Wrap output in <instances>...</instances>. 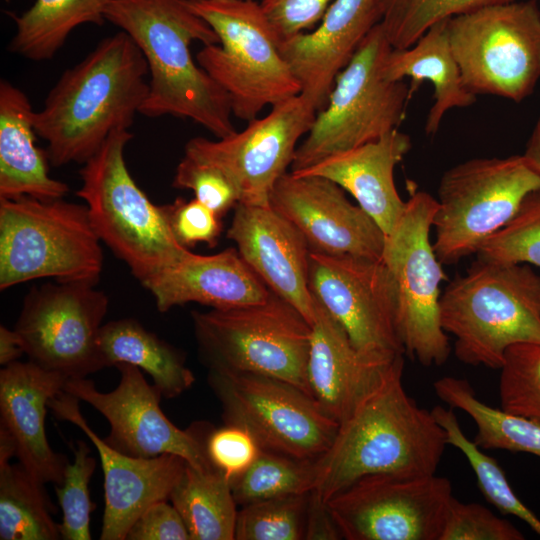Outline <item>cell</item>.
Segmentation results:
<instances>
[{"label": "cell", "mask_w": 540, "mask_h": 540, "mask_svg": "<svg viewBox=\"0 0 540 540\" xmlns=\"http://www.w3.org/2000/svg\"><path fill=\"white\" fill-rule=\"evenodd\" d=\"M403 356L338 427L329 449L315 460L311 491L321 502L372 475L435 474L446 448L443 428L432 410L420 407L404 389Z\"/></svg>", "instance_id": "obj_1"}, {"label": "cell", "mask_w": 540, "mask_h": 540, "mask_svg": "<svg viewBox=\"0 0 540 540\" xmlns=\"http://www.w3.org/2000/svg\"><path fill=\"white\" fill-rule=\"evenodd\" d=\"M148 66L123 31L102 39L67 69L34 113L54 167L84 164L118 129H129L149 91Z\"/></svg>", "instance_id": "obj_2"}, {"label": "cell", "mask_w": 540, "mask_h": 540, "mask_svg": "<svg viewBox=\"0 0 540 540\" xmlns=\"http://www.w3.org/2000/svg\"><path fill=\"white\" fill-rule=\"evenodd\" d=\"M106 21L128 34L145 57L149 91L140 114L190 119L224 138L236 130L228 94L194 60L190 46L218 44L186 0H112Z\"/></svg>", "instance_id": "obj_3"}, {"label": "cell", "mask_w": 540, "mask_h": 540, "mask_svg": "<svg viewBox=\"0 0 540 540\" xmlns=\"http://www.w3.org/2000/svg\"><path fill=\"white\" fill-rule=\"evenodd\" d=\"M440 322L459 361L500 369L511 346L540 344V274L477 259L442 292Z\"/></svg>", "instance_id": "obj_4"}, {"label": "cell", "mask_w": 540, "mask_h": 540, "mask_svg": "<svg viewBox=\"0 0 540 540\" xmlns=\"http://www.w3.org/2000/svg\"><path fill=\"white\" fill-rule=\"evenodd\" d=\"M132 138L128 129L113 131L80 169L76 194L85 201L100 240L142 284L189 249L173 235L164 205L154 204L129 172L125 148Z\"/></svg>", "instance_id": "obj_5"}, {"label": "cell", "mask_w": 540, "mask_h": 540, "mask_svg": "<svg viewBox=\"0 0 540 540\" xmlns=\"http://www.w3.org/2000/svg\"><path fill=\"white\" fill-rule=\"evenodd\" d=\"M219 38L204 45L197 63L224 89L235 117L250 121L266 107L301 93L283 58L277 36L259 1L188 2Z\"/></svg>", "instance_id": "obj_6"}, {"label": "cell", "mask_w": 540, "mask_h": 540, "mask_svg": "<svg viewBox=\"0 0 540 540\" xmlns=\"http://www.w3.org/2000/svg\"><path fill=\"white\" fill-rule=\"evenodd\" d=\"M86 205L0 199V289L41 278L96 285L103 250Z\"/></svg>", "instance_id": "obj_7"}, {"label": "cell", "mask_w": 540, "mask_h": 540, "mask_svg": "<svg viewBox=\"0 0 540 540\" xmlns=\"http://www.w3.org/2000/svg\"><path fill=\"white\" fill-rule=\"evenodd\" d=\"M391 50L379 23L336 77L326 105L296 149L292 172L399 129L411 97L405 80H389L383 73Z\"/></svg>", "instance_id": "obj_8"}, {"label": "cell", "mask_w": 540, "mask_h": 540, "mask_svg": "<svg viewBox=\"0 0 540 540\" xmlns=\"http://www.w3.org/2000/svg\"><path fill=\"white\" fill-rule=\"evenodd\" d=\"M192 321L209 369L272 377L312 397L307 380L311 325L280 296L271 292L255 304L194 311Z\"/></svg>", "instance_id": "obj_9"}, {"label": "cell", "mask_w": 540, "mask_h": 540, "mask_svg": "<svg viewBox=\"0 0 540 540\" xmlns=\"http://www.w3.org/2000/svg\"><path fill=\"white\" fill-rule=\"evenodd\" d=\"M538 191L540 175L523 154L473 158L448 169L438 185L433 219L439 261L451 265L476 254Z\"/></svg>", "instance_id": "obj_10"}, {"label": "cell", "mask_w": 540, "mask_h": 540, "mask_svg": "<svg viewBox=\"0 0 540 540\" xmlns=\"http://www.w3.org/2000/svg\"><path fill=\"white\" fill-rule=\"evenodd\" d=\"M449 38L464 86L521 102L540 79L537 0L480 8L448 20Z\"/></svg>", "instance_id": "obj_11"}, {"label": "cell", "mask_w": 540, "mask_h": 540, "mask_svg": "<svg viewBox=\"0 0 540 540\" xmlns=\"http://www.w3.org/2000/svg\"><path fill=\"white\" fill-rule=\"evenodd\" d=\"M436 198L416 191L386 235L382 261L395 289L397 329L405 354L424 366H440L451 346L440 322L441 283L447 279L430 231L437 210Z\"/></svg>", "instance_id": "obj_12"}, {"label": "cell", "mask_w": 540, "mask_h": 540, "mask_svg": "<svg viewBox=\"0 0 540 540\" xmlns=\"http://www.w3.org/2000/svg\"><path fill=\"white\" fill-rule=\"evenodd\" d=\"M208 382L226 423L247 429L264 450L316 460L339 423L299 388L263 375L210 368Z\"/></svg>", "instance_id": "obj_13"}, {"label": "cell", "mask_w": 540, "mask_h": 540, "mask_svg": "<svg viewBox=\"0 0 540 540\" xmlns=\"http://www.w3.org/2000/svg\"><path fill=\"white\" fill-rule=\"evenodd\" d=\"M108 306L93 284L44 283L25 296L14 330L30 361L67 379L86 378L105 368L98 337Z\"/></svg>", "instance_id": "obj_14"}, {"label": "cell", "mask_w": 540, "mask_h": 540, "mask_svg": "<svg viewBox=\"0 0 540 540\" xmlns=\"http://www.w3.org/2000/svg\"><path fill=\"white\" fill-rule=\"evenodd\" d=\"M452 497L449 479L436 473L372 475L326 505L347 540H439Z\"/></svg>", "instance_id": "obj_15"}, {"label": "cell", "mask_w": 540, "mask_h": 540, "mask_svg": "<svg viewBox=\"0 0 540 540\" xmlns=\"http://www.w3.org/2000/svg\"><path fill=\"white\" fill-rule=\"evenodd\" d=\"M270 108L240 132L217 140L194 137L185 145L184 155L213 165L228 177L238 192V203L270 206L274 186L291 167L298 142L317 114L301 93Z\"/></svg>", "instance_id": "obj_16"}, {"label": "cell", "mask_w": 540, "mask_h": 540, "mask_svg": "<svg viewBox=\"0 0 540 540\" xmlns=\"http://www.w3.org/2000/svg\"><path fill=\"white\" fill-rule=\"evenodd\" d=\"M309 289L366 355H404L394 284L382 260L310 250Z\"/></svg>", "instance_id": "obj_17"}, {"label": "cell", "mask_w": 540, "mask_h": 540, "mask_svg": "<svg viewBox=\"0 0 540 540\" xmlns=\"http://www.w3.org/2000/svg\"><path fill=\"white\" fill-rule=\"evenodd\" d=\"M118 386L100 392L86 378L68 379L64 391L100 412L110 424L105 442L115 450L133 457L152 458L162 454L183 457L191 466L212 469L199 430H181L162 412L160 391L148 384L141 369L119 363Z\"/></svg>", "instance_id": "obj_18"}, {"label": "cell", "mask_w": 540, "mask_h": 540, "mask_svg": "<svg viewBox=\"0 0 540 540\" xmlns=\"http://www.w3.org/2000/svg\"><path fill=\"white\" fill-rule=\"evenodd\" d=\"M269 205L301 232L312 251L382 260L385 233L327 178L287 172L274 186Z\"/></svg>", "instance_id": "obj_19"}, {"label": "cell", "mask_w": 540, "mask_h": 540, "mask_svg": "<svg viewBox=\"0 0 540 540\" xmlns=\"http://www.w3.org/2000/svg\"><path fill=\"white\" fill-rule=\"evenodd\" d=\"M80 400L62 391L50 399L54 416L79 427L96 447L104 474L105 507L101 540H126L138 516L150 505L169 500L187 465L175 454L140 458L123 454L109 446L83 417Z\"/></svg>", "instance_id": "obj_20"}, {"label": "cell", "mask_w": 540, "mask_h": 540, "mask_svg": "<svg viewBox=\"0 0 540 540\" xmlns=\"http://www.w3.org/2000/svg\"><path fill=\"white\" fill-rule=\"evenodd\" d=\"M386 0H332L319 23L279 43L301 94L317 111L328 100L336 77L368 33L381 22Z\"/></svg>", "instance_id": "obj_21"}, {"label": "cell", "mask_w": 540, "mask_h": 540, "mask_svg": "<svg viewBox=\"0 0 540 540\" xmlns=\"http://www.w3.org/2000/svg\"><path fill=\"white\" fill-rule=\"evenodd\" d=\"M226 236L268 289L294 306L311 325L310 248L301 232L270 206L238 203Z\"/></svg>", "instance_id": "obj_22"}, {"label": "cell", "mask_w": 540, "mask_h": 540, "mask_svg": "<svg viewBox=\"0 0 540 540\" xmlns=\"http://www.w3.org/2000/svg\"><path fill=\"white\" fill-rule=\"evenodd\" d=\"M67 380L30 360L0 370V426L12 435L19 463L45 484H61L69 462L53 451L45 430L48 403Z\"/></svg>", "instance_id": "obj_23"}, {"label": "cell", "mask_w": 540, "mask_h": 540, "mask_svg": "<svg viewBox=\"0 0 540 540\" xmlns=\"http://www.w3.org/2000/svg\"><path fill=\"white\" fill-rule=\"evenodd\" d=\"M401 356L363 354L355 348L341 325L314 298L307 380L313 399L339 424Z\"/></svg>", "instance_id": "obj_24"}, {"label": "cell", "mask_w": 540, "mask_h": 540, "mask_svg": "<svg viewBox=\"0 0 540 540\" xmlns=\"http://www.w3.org/2000/svg\"><path fill=\"white\" fill-rule=\"evenodd\" d=\"M142 285L160 312L187 303L231 309L263 302L271 293L234 248L213 255L188 250L178 262Z\"/></svg>", "instance_id": "obj_25"}, {"label": "cell", "mask_w": 540, "mask_h": 540, "mask_svg": "<svg viewBox=\"0 0 540 540\" xmlns=\"http://www.w3.org/2000/svg\"><path fill=\"white\" fill-rule=\"evenodd\" d=\"M412 147L410 137L394 129L377 140L331 155L292 173L327 178L349 192L388 235L407 201L400 197L394 169Z\"/></svg>", "instance_id": "obj_26"}, {"label": "cell", "mask_w": 540, "mask_h": 540, "mask_svg": "<svg viewBox=\"0 0 540 540\" xmlns=\"http://www.w3.org/2000/svg\"><path fill=\"white\" fill-rule=\"evenodd\" d=\"M34 113L27 95L0 81V199H61L69 186L50 177L48 154L36 145Z\"/></svg>", "instance_id": "obj_27"}, {"label": "cell", "mask_w": 540, "mask_h": 540, "mask_svg": "<svg viewBox=\"0 0 540 540\" xmlns=\"http://www.w3.org/2000/svg\"><path fill=\"white\" fill-rule=\"evenodd\" d=\"M448 20L433 24L412 46L392 48L383 66V73L389 80L410 79L411 98L423 81L433 85L434 103L425 123V133L431 136L437 133L446 112L468 107L477 99L464 86L450 43Z\"/></svg>", "instance_id": "obj_28"}, {"label": "cell", "mask_w": 540, "mask_h": 540, "mask_svg": "<svg viewBox=\"0 0 540 540\" xmlns=\"http://www.w3.org/2000/svg\"><path fill=\"white\" fill-rule=\"evenodd\" d=\"M98 345L105 368L127 363L144 370L164 398L179 396L195 381L182 353L136 319L103 324Z\"/></svg>", "instance_id": "obj_29"}, {"label": "cell", "mask_w": 540, "mask_h": 540, "mask_svg": "<svg viewBox=\"0 0 540 540\" xmlns=\"http://www.w3.org/2000/svg\"><path fill=\"white\" fill-rule=\"evenodd\" d=\"M112 0H35L15 16L9 50L31 61L52 59L71 32L82 24L102 25Z\"/></svg>", "instance_id": "obj_30"}, {"label": "cell", "mask_w": 540, "mask_h": 540, "mask_svg": "<svg viewBox=\"0 0 540 540\" xmlns=\"http://www.w3.org/2000/svg\"><path fill=\"white\" fill-rule=\"evenodd\" d=\"M169 500L181 515L191 540H232L238 511L230 482L214 468L187 463Z\"/></svg>", "instance_id": "obj_31"}, {"label": "cell", "mask_w": 540, "mask_h": 540, "mask_svg": "<svg viewBox=\"0 0 540 540\" xmlns=\"http://www.w3.org/2000/svg\"><path fill=\"white\" fill-rule=\"evenodd\" d=\"M433 387L449 407L473 420L477 429L473 441L483 450L524 452L540 458V422L489 406L463 378L444 376Z\"/></svg>", "instance_id": "obj_32"}, {"label": "cell", "mask_w": 540, "mask_h": 540, "mask_svg": "<svg viewBox=\"0 0 540 540\" xmlns=\"http://www.w3.org/2000/svg\"><path fill=\"white\" fill-rule=\"evenodd\" d=\"M19 462L0 466V539L56 540V509L44 488Z\"/></svg>", "instance_id": "obj_33"}, {"label": "cell", "mask_w": 540, "mask_h": 540, "mask_svg": "<svg viewBox=\"0 0 540 540\" xmlns=\"http://www.w3.org/2000/svg\"><path fill=\"white\" fill-rule=\"evenodd\" d=\"M432 413L445 431L447 444L466 457L484 498L500 513L519 518L540 536V519L515 494L497 460L465 435L453 408L435 406Z\"/></svg>", "instance_id": "obj_34"}, {"label": "cell", "mask_w": 540, "mask_h": 540, "mask_svg": "<svg viewBox=\"0 0 540 540\" xmlns=\"http://www.w3.org/2000/svg\"><path fill=\"white\" fill-rule=\"evenodd\" d=\"M315 482V460L297 459L263 449L253 464L230 484L237 505L244 506L309 493Z\"/></svg>", "instance_id": "obj_35"}, {"label": "cell", "mask_w": 540, "mask_h": 540, "mask_svg": "<svg viewBox=\"0 0 540 540\" xmlns=\"http://www.w3.org/2000/svg\"><path fill=\"white\" fill-rule=\"evenodd\" d=\"M515 0H386L381 26L393 49L412 46L433 24Z\"/></svg>", "instance_id": "obj_36"}, {"label": "cell", "mask_w": 540, "mask_h": 540, "mask_svg": "<svg viewBox=\"0 0 540 540\" xmlns=\"http://www.w3.org/2000/svg\"><path fill=\"white\" fill-rule=\"evenodd\" d=\"M309 493L262 500L238 511L237 540H300L305 538Z\"/></svg>", "instance_id": "obj_37"}, {"label": "cell", "mask_w": 540, "mask_h": 540, "mask_svg": "<svg viewBox=\"0 0 540 540\" xmlns=\"http://www.w3.org/2000/svg\"><path fill=\"white\" fill-rule=\"evenodd\" d=\"M73 461L68 462L61 484L55 485L56 496L62 511L59 524L64 540H91L90 520L93 503L89 482L96 468V458L91 456L85 441L71 445Z\"/></svg>", "instance_id": "obj_38"}, {"label": "cell", "mask_w": 540, "mask_h": 540, "mask_svg": "<svg viewBox=\"0 0 540 540\" xmlns=\"http://www.w3.org/2000/svg\"><path fill=\"white\" fill-rule=\"evenodd\" d=\"M500 370V408L540 422V344L511 346Z\"/></svg>", "instance_id": "obj_39"}, {"label": "cell", "mask_w": 540, "mask_h": 540, "mask_svg": "<svg viewBox=\"0 0 540 540\" xmlns=\"http://www.w3.org/2000/svg\"><path fill=\"white\" fill-rule=\"evenodd\" d=\"M477 259L540 268V191L529 195L515 217L489 237Z\"/></svg>", "instance_id": "obj_40"}, {"label": "cell", "mask_w": 540, "mask_h": 540, "mask_svg": "<svg viewBox=\"0 0 540 540\" xmlns=\"http://www.w3.org/2000/svg\"><path fill=\"white\" fill-rule=\"evenodd\" d=\"M512 523L478 503H463L452 497L439 540H523Z\"/></svg>", "instance_id": "obj_41"}, {"label": "cell", "mask_w": 540, "mask_h": 540, "mask_svg": "<svg viewBox=\"0 0 540 540\" xmlns=\"http://www.w3.org/2000/svg\"><path fill=\"white\" fill-rule=\"evenodd\" d=\"M172 185L191 190L195 199L220 217L239 202L235 186L221 170L187 155L177 165Z\"/></svg>", "instance_id": "obj_42"}, {"label": "cell", "mask_w": 540, "mask_h": 540, "mask_svg": "<svg viewBox=\"0 0 540 540\" xmlns=\"http://www.w3.org/2000/svg\"><path fill=\"white\" fill-rule=\"evenodd\" d=\"M203 441L210 465L229 482L246 471L263 450L247 429L236 424L212 430Z\"/></svg>", "instance_id": "obj_43"}, {"label": "cell", "mask_w": 540, "mask_h": 540, "mask_svg": "<svg viewBox=\"0 0 540 540\" xmlns=\"http://www.w3.org/2000/svg\"><path fill=\"white\" fill-rule=\"evenodd\" d=\"M169 226L176 240L185 248L198 243L214 247L222 231L221 217L197 199L178 197L164 205Z\"/></svg>", "instance_id": "obj_44"}, {"label": "cell", "mask_w": 540, "mask_h": 540, "mask_svg": "<svg viewBox=\"0 0 540 540\" xmlns=\"http://www.w3.org/2000/svg\"><path fill=\"white\" fill-rule=\"evenodd\" d=\"M332 0H259L280 41L314 28Z\"/></svg>", "instance_id": "obj_45"}, {"label": "cell", "mask_w": 540, "mask_h": 540, "mask_svg": "<svg viewBox=\"0 0 540 540\" xmlns=\"http://www.w3.org/2000/svg\"><path fill=\"white\" fill-rule=\"evenodd\" d=\"M167 501L146 508L130 527L126 540H191L181 515Z\"/></svg>", "instance_id": "obj_46"}, {"label": "cell", "mask_w": 540, "mask_h": 540, "mask_svg": "<svg viewBox=\"0 0 540 540\" xmlns=\"http://www.w3.org/2000/svg\"><path fill=\"white\" fill-rule=\"evenodd\" d=\"M340 538L342 536L327 505L310 492L304 539L335 540Z\"/></svg>", "instance_id": "obj_47"}, {"label": "cell", "mask_w": 540, "mask_h": 540, "mask_svg": "<svg viewBox=\"0 0 540 540\" xmlns=\"http://www.w3.org/2000/svg\"><path fill=\"white\" fill-rule=\"evenodd\" d=\"M25 354L21 339L17 332L6 326H0V364L6 366L18 361Z\"/></svg>", "instance_id": "obj_48"}, {"label": "cell", "mask_w": 540, "mask_h": 540, "mask_svg": "<svg viewBox=\"0 0 540 540\" xmlns=\"http://www.w3.org/2000/svg\"><path fill=\"white\" fill-rule=\"evenodd\" d=\"M523 155L540 175V114L527 141Z\"/></svg>", "instance_id": "obj_49"}, {"label": "cell", "mask_w": 540, "mask_h": 540, "mask_svg": "<svg viewBox=\"0 0 540 540\" xmlns=\"http://www.w3.org/2000/svg\"><path fill=\"white\" fill-rule=\"evenodd\" d=\"M15 456V441L9 431L0 426V466L10 463V459Z\"/></svg>", "instance_id": "obj_50"}, {"label": "cell", "mask_w": 540, "mask_h": 540, "mask_svg": "<svg viewBox=\"0 0 540 540\" xmlns=\"http://www.w3.org/2000/svg\"><path fill=\"white\" fill-rule=\"evenodd\" d=\"M188 2H198V1H202V0H186Z\"/></svg>", "instance_id": "obj_51"}]
</instances>
